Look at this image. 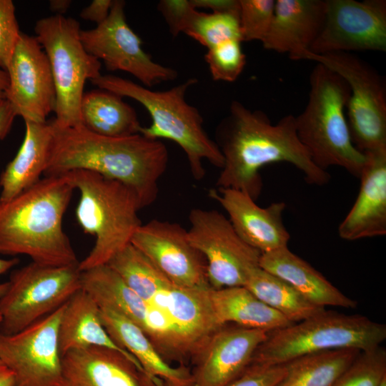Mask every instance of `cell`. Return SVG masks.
<instances>
[{
	"label": "cell",
	"mask_w": 386,
	"mask_h": 386,
	"mask_svg": "<svg viewBox=\"0 0 386 386\" xmlns=\"http://www.w3.org/2000/svg\"><path fill=\"white\" fill-rule=\"evenodd\" d=\"M188 239L204 257L212 289L244 286L262 253L244 242L229 219L214 209H192Z\"/></svg>",
	"instance_id": "8fae6325"
},
{
	"label": "cell",
	"mask_w": 386,
	"mask_h": 386,
	"mask_svg": "<svg viewBox=\"0 0 386 386\" xmlns=\"http://www.w3.org/2000/svg\"><path fill=\"white\" fill-rule=\"evenodd\" d=\"M310 85L307 105L295 117L298 139L321 169L340 167L360 178L366 155L351 139L346 117L350 95L348 84L332 69L317 63L310 75Z\"/></svg>",
	"instance_id": "5b68a950"
},
{
	"label": "cell",
	"mask_w": 386,
	"mask_h": 386,
	"mask_svg": "<svg viewBox=\"0 0 386 386\" xmlns=\"http://www.w3.org/2000/svg\"><path fill=\"white\" fill-rule=\"evenodd\" d=\"M114 0H94L86 7L84 8L80 16L84 20L100 24L108 17Z\"/></svg>",
	"instance_id": "ab89813d"
},
{
	"label": "cell",
	"mask_w": 386,
	"mask_h": 386,
	"mask_svg": "<svg viewBox=\"0 0 386 386\" xmlns=\"http://www.w3.org/2000/svg\"><path fill=\"white\" fill-rule=\"evenodd\" d=\"M9 86V76L6 71L0 69V102L6 99Z\"/></svg>",
	"instance_id": "bcb514c9"
},
{
	"label": "cell",
	"mask_w": 386,
	"mask_h": 386,
	"mask_svg": "<svg viewBox=\"0 0 386 386\" xmlns=\"http://www.w3.org/2000/svg\"><path fill=\"white\" fill-rule=\"evenodd\" d=\"M6 100L24 121L47 122L54 112L56 89L47 56L35 36L21 33L6 69Z\"/></svg>",
	"instance_id": "2e32d148"
},
{
	"label": "cell",
	"mask_w": 386,
	"mask_h": 386,
	"mask_svg": "<svg viewBox=\"0 0 386 386\" xmlns=\"http://www.w3.org/2000/svg\"><path fill=\"white\" fill-rule=\"evenodd\" d=\"M36 39L49 59L56 89V117L59 128L82 126L80 105L86 80L101 75L102 64L89 54L80 39V25L73 18L55 14L38 20Z\"/></svg>",
	"instance_id": "ba28073f"
},
{
	"label": "cell",
	"mask_w": 386,
	"mask_h": 386,
	"mask_svg": "<svg viewBox=\"0 0 386 386\" xmlns=\"http://www.w3.org/2000/svg\"><path fill=\"white\" fill-rule=\"evenodd\" d=\"M1 312H0V322H1Z\"/></svg>",
	"instance_id": "c3c4849f"
},
{
	"label": "cell",
	"mask_w": 386,
	"mask_h": 386,
	"mask_svg": "<svg viewBox=\"0 0 386 386\" xmlns=\"http://www.w3.org/2000/svg\"><path fill=\"white\" fill-rule=\"evenodd\" d=\"M326 14L325 0H277L264 49L287 53L302 60L320 35Z\"/></svg>",
	"instance_id": "44dd1931"
},
{
	"label": "cell",
	"mask_w": 386,
	"mask_h": 386,
	"mask_svg": "<svg viewBox=\"0 0 386 386\" xmlns=\"http://www.w3.org/2000/svg\"><path fill=\"white\" fill-rule=\"evenodd\" d=\"M131 244L140 251L174 285L209 290L204 256L190 243L180 224L159 219L142 224Z\"/></svg>",
	"instance_id": "9a60e30c"
},
{
	"label": "cell",
	"mask_w": 386,
	"mask_h": 386,
	"mask_svg": "<svg viewBox=\"0 0 386 386\" xmlns=\"http://www.w3.org/2000/svg\"><path fill=\"white\" fill-rule=\"evenodd\" d=\"M209 195L224 209L237 234L252 247L262 254L287 247L290 235L283 222L284 202L261 207L248 194L232 188L217 187Z\"/></svg>",
	"instance_id": "ac0fdd59"
},
{
	"label": "cell",
	"mask_w": 386,
	"mask_h": 386,
	"mask_svg": "<svg viewBox=\"0 0 386 386\" xmlns=\"http://www.w3.org/2000/svg\"><path fill=\"white\" fill-rule=\"evenodd\" d=\"M214 141L224 157L217 187L240 190L255 201L263 186L259 170L269 164H293L310 184L322 186L330 179L327 171L314 164L298 139L292 114L274 124L264 112L234 100L217 127Z\"/></svg>",
	"instance_id": "6da1fadb"
},
{
	"label": "cell",
	"mask_w": 386,
	"mask_h": 386,
	"mask_svg": "<svg viewBox=\"0 0 386 386\" xmlns=\"http://www.w3.org/2000/svg\"><path fill=\"white\" fill-rule=\"evenodd\" d=\"M51 122L54 137L46 175L89 170L126 184L136 193L142 208L156 200L158 182L169 159L162 141L141 134L104 137L83 126L59 128Z\"/></svg>",
	"instance_id": "7a4b0ae2"
},
{
	"label": "cell",
	"mask_w": 386,
	"mask_h": 386,
	"mask_svg": "<svg viewBox=\"0 0 386 386\" xmlns=\"http://www.w3.org/2000/svg\"><path fill=\"white\" fill-rule=\"evenodd\" d=\"M285 373V365H249L244 372L227 386H275Z\"/></svg>",
	"instance_id": "74e56055"
},
{
	"label": "cell",
	"mask_w": 386,
	"mask_h": 386,
	"mask_svg": "<svg viewBox=\"0 0 386 386\" xmlns=\"http://www.w3.org/2000/svg\"><path fill=\"white\" fill-rule=\"evenodd\" d=\"M58 343L61 357L75 350L90 347H107L126 356L144 373L136 358L119 346L108 334L101 320L100 307L82 289L64 305L59 325Z\"/></svg>",
	"instance_id": "cb8c5ba5"
},
{
	"label": "cell",
	"mask_w": 386,
	"mask_h": 386,
	"mask_svg": "<svg viewBox=\"0 0 386 386\" xmlns=\"http://www.w3.org/2000/svg\"><path fill=\"white\" fill-rule=\"evenodd\" d=\"M259 266L292 286L312 304L319 307L355 309L357 302L344 295L307 262L287 247L262 253Z\"/></svg>",
	"instance_id": "d4e9b609"
},
{
	"label": "cell",
	"mask_w": 386,
	"mask_h": 386,
	"mask_svg": "<svg viewBox=\"0 0 386 386\" xmlns=\"http://www.w3.org/2000/svg\"><path fill=\"white\" fill-rule=\"evenodd\" d=\"M209 296L219 322L247 328L275 331L294 323L271 308L244 286L211 288Z\"/></svg>",
	"instance_id": "4316f807"
},
{
	"label": "cell",
	"mask_w": 386,
	"mask_h": 386,
	"mask_svg": "<svg viewBox=\"0 0 386 386\" xmlns=\"http://www.w3.org/2000/svg\"><path fill=\"white\" fill-rule=\"evenodd\" d=\"M124 6V1L114 0L105 21L94 29L81 30L86 51L102 61L109 71L129 73L147 88L175 79L176 70L155 62L144 51L142 41L126 21Z\"/></svg>",
	"instance_id": "7c38bea8"
},
{
	"label": "cell",
	"mask_w": 386,
	"mask_h": 386,
	"mask_svg": "<svg viewBox=\"0 0 386 386\" xmlns=\"http://www.w3.org/2000/svg\"><path fill=\"white\" fill-rule=\"evenodd\" d=\"M364 154L358 195L338 227L339 236L347 241L386 234V149Z\"/></svg>",
	"instance_id": "ffe728a7"
},
{
	"label": "cell",
	"mask_w": 386,
	"mask_h": 386,
	"mask_svg": "<svg viewBox=\"0 0 386 386\" xmlns=\"http://www.w3.org/2000/svg\"><path fill=\"white\" fill-rule=\"evenodd\" d=\"M325 1L324 25L309 51H386L385 0Z\"/></svg>",
	"instance_id": "5bb4252c"
},
{
	"label": "cell",
	"mask_w": 386,
	"mask_h": 386,
	"mask_svg": "<svg viewBox=\"0 0 386 386\" xmlns=\"http://www.w3.org/2000/svg\"><path fill=\"white\" fill-rule=\"evenodd\" d=\"M195 8L190 0H162L157 9L167 22L173 36L183 33L188 19Z\"/></svg>",
	"instance_id": "f35d334b"
},
{
	"label": "cell",
	"mask_w": 386,
	"mask_h": 386,
	"mask_svg": "<svg viewBox=\"0 0 386 386\" xmlns=\"http://www.w3.org/2000/svg\"><path fill=\"white\" fill-rule=\"evenodd\" d=\"M380 386H386V380H385L382 384L380 385Z\"/></svg>",
	"instance_id": "7dc6e473"
},
{
	"label": "cell",
	"mask_w": 386,
	"mask_h": 386,
	"mask_svg": "<svg viewBox=\"0 0 386 386\" xmlns=\"http://www.w3.org/2000/svg\"><path fill=\"white\" fill-rule=\"evenodd\" d=\"M74 187L64 174L46 175L10 200L0 199V254L31 262L79 265L62 226Z\"/></svg>",
	"instance_id": "3957f363"
},
{
	"label": "cell",
	"mask_w": 386,
	"mask_h": 386,
	"mask_svg": "<svg viewBox=\"0 0 386 386\" xmlns=\"http://www.w3.org/2000/svg\"><path fill=\"white\" fill-rule=\"evenodd\" d=\"M274 6V0H239V21L242 42L263 41L272 22Z\"/></svg>",
	"instance_id": "d590c367"
},
{
	"label": "cell",
	"mask_w": 386,
	"mask_h": 386,
	"mask_svg": "<svg viewBox=\"0 0 386 386\" xmlns=\"http://www.w3.org/2000/svg\"><path fill=\"white\" fill-rule=\"evenodd\" d=\"M81 284L99 307L124 315L145 333L148 304L107 264L81 272Z\"/></svg>",
	"instance_id": "f1b7e54d"
},
{
	"label": "cell",
	"mask_w": 386,
	"mask_h": 386,
	"mask_svg": "<svg viewBox=\"0 0 386 386\" xmlns=\"http://www.w3.org/2000/svg\"><path fill=\"white\" fill-rule=\"evenodd\" d=\"M91 82L99 89L139 102L149 113L150 126L140 129L139 134L151 139H167L184 151L192 177L201 180L205 176L203 161L221 168L224 157L214 140L203 127L199 110L185 100L188 89L197 80L191 78L168 90L157 91L131 80L112 74H101Z\"/></svg>",
	"instance_id": "277c9868"
},
{
	"label": "cell",
	"mask_w": 386,
	"mask_h": 386,
	"mask_svg": "<svg viewBox=\"0 0 386 386\" xmlns=\"http://www.w3.org/2000/svg\"><path fill=\"white\" fill-rule=\"evenodd\" d=\"M81 289L79 265L31 262L13 271L0 297V332L21 331L57 310Z\"/></svg>",
	"instance_id": "9c48e42d"
},
{
	"label": "cell",
	"mask_w": 386,
	"mask_h": 386,
	"mask_svg": "<svg viewBox=\"0 0 386 386\" xmlns=\"http://www.w3.org/2000/svg\"><path fill=\"white\" fill-rule=\"evenodd\" d=\"M16 117L9 102L4 99L0 102V140L4 139L9 132L13 122Z\"/></svg>",
	"instance_id": "b9f144b4"
},
{
	"label": "cell",
	"mask_w": 386,
	"mask_h": 386,
	"mask_svg": "<svg viewBox=\"0 0 386 386\" xmlns=\"http://www.w3.org/2000/svg\"><path fill=\"white\" fill-rule=\"evenodd\" d=\"M184 34L207 49L230 39L242 42L239 15L232 13H204L197 9Z\"/></svg>",
	"instance_id": "d6a6232c"
},
{
	"label": "cell",
	"mask_w": 386,
	"mask_h": 386,
	"mask_svg": "<svg viewBox=\"0 0 386 386\" xmlns=\"http://www.w3.org/2000/svg\"><path fill=\"white\" fill-rule=\"evenodd\" d=\"M268 332L227 325L216 331L192 358L194 386H227L249 366Z\"/></svg>",
	"instance_id": "e0dca14e"
},
{
	"label": "cell",
	"mask_w": 386,
	"mask_h": 386,
	"mask_svg": "<svg viewBox=\"0 0 386 386\" xmlns=\"http://www.w3.org/2000/svg\"><path fill=\"white\" fill-rule=\"evenodd\" d=\"M71 1L69 0H51L49 1V8L58 15H63L69 8Z\"/></svg>",
	"instance_id": "f6af8a7d"
},
{
	"label": "cell",
	"mask_w": 386,
	"mask_h": 386,
	"mask_svg": "<svg viewBox=\"0 0 386 386\" xmlns=\"http://www.w3.org/2000/svg\"><path fill=\"white\" fill-rule=\"evenodd\" d=\"M80 114L85 129L104 137H128L142 128L135 110L122 96L102 89L84 94Z\"/></svg>",
	"instance_id": "83f0119b"
},
{
	"label": "cell",
	"mask_w": 386,
	"mask_h": 386,
	"mask_svg": "<svg viewBox=\"0 0 386 386\" xmlns=\"http://www.w3.org/2000/svg\"><path fill=\"white\" fill-rule=\"evenodd\" d=\"M64 305L19 332H0V358L14 373L16 386H61L58 330Z\"/></svg>",
	"instance_id": "4fadbf2b"
},
{
	"label": "cell",
	"mask_w": 386,
	"mask_h": 386,
	"mask_svg": "<svg viewBox=\"0 0 386 386\" xmlns=\"http://www.w3.org/2000/svg\"><path fill=\"white\" fill-rule=\"evenodd\" d=\"M21 31L11 0H0V69L6 71Z\"/></svg>",
	"instance_id": "8d00e7d4"
},
{
	"label": "cell",
	"mask_w": 386,
	"mask_h": 386,
	"mask_svg": "<svg viewBox=\"0 0 386 386\" xmlns=\"http://www.w3.org/2000/svg\"><path fill=\"white\" fill-rule=\"evenodd\" d=\"M147 304L174 284L131 243L107 263Z\"/></svg>",
	"instance_id": "1f68e13d"
},
{
	"label": "cell",
	"mask_w": 386,
	"mask_h": 386,
	"mask_svg": "<svg viewBox=\"0 0 386 386\" xmlns=\"http://www.w3.org/2000/svg\"><path fill=\"white\" fill-rule=\"evenodd\" d=\"M19 262L18 258L1 259L0 258V275L6 272L13 267L16 266ZM7 287V282L0 284V297L4 293Z\"/></svg>",
	"instance_id": "ee69618b"
},
{
	"label": "cell",
	"mask_w": 386,
	"mask_h": 386,
	"mask_svg": "<svg viewBox=\"0 0 386 386\" xmlns=\"http://www.w3.org/2000/svg\"><path fill=\"white\" fill-rule=\"evenodd\" d=\"M0 386H16V380L12 371L0 358Z\"/></svg>",
	"instance_id": "7bdbcfd3"
},
{
	"label": "cell",
	"mask_w": 386,
	"mask_h": 386,
	"mask_svg": "<svg viewBox=\"0 0 386 386\" xmlns=\"http://www.w3.org/2000/svg\"><path fill=\"white\" fill-rule=\"evenodd\" d=\"M80 193L76 217L84 233L95 237L86 257L79 262L81 272L106 264L131 243L142 224L138 212L142 209L136 193L126 184L84 169L64 173Z\"/></svg>",
	"instance_id": "8992f818"
},
{
	"label": "cell",
	"mask_w": 386,
	"mask_h": 386,
	"mask_svg": "<svg viewBox=\"0 0 386 386\" xmlns=\"http://www.w3.org/2000/svg\"><path fill=\"white\" fill-rule=\"evenodd\" d=\"M61 362V386H158L129 358L107 347L72 350Z\"/></svg>",
	"instance_id": "d6986e66"
},
{
	"label": "cell",
	"mask_w": 386,
	"mask_h": 386,
	"mask_svg": "<svg viewBox=\"0 0 386 386\" xmlns=\"http://www.w3.org/2000/svg\"><path fill=\"white\" fill-rule=\"evenodd\" d=\"M209 290L173 285L161 300L174 328L182 360L192 359L222 327L214 312Z\"/></svg>",
	"instance_id": "7402d4cb"
},
{
	"label": "cell",
	"mask_w": 386,
	"mask_h": 386,
	"mask_svg": "<svg viewBox=\"0 0 386 386\" xmlns=\"http://www.w3.org/2000/svg\"><path fill=\"white\" fill-rule=\"evenodd\" d=\"M244 286L292 323L307 320L326 310L310 302L287 282L260 266L249 272Z\"/></svg>",
	"instance_id": "f546056e"
},
{
	"label": "cell",
	"mask_w": 386,
	"mask_h": 386,
	"mask_svg": "<svg viewBox=\"0 0 386 386\" xmlns=\"http://www.w3.org/2000/svg\"><path fill=\"white\" fill-rule=\"evenodd\" d=\"M24 122L23 142L0 177V199L3 201L11 199L40 180L49 162L54 137L51 122Z\"/></svg>",
	"instance_id": "484cf974"
},
{
	"label": "cell",
	"mask_w": 386,
	"mask_h": 386,
	"mask_svg": "<svg viewBox=\"0 0 386 386\" xmlns=\"http://www.w3.org/2000/svg\"><path fill=\"white\" fill-rule=\"evenodd\" d=\"M302 60L323 64L348 84L346 117L355 147L362 153L386 149V86L377 71L349 52L315 54L308 51Z\"/></svg>",
	"instance_id": "30bf717a"
},
{
	"label": "cell",
	"mask_w": 386,
	"mask_h": 386,
	"mask_svg": "<svg viewBox=\"0 0 386 386\" xmlns=\"http://www.w3.org/2000/svg\"><path fill=\"white\" fill-rule=\"evenodd\" d=\"M361 351L340 349L303 355L286 364L275 386H331Z\"/></svg>",
	"instance_id": "4dcf8cb0"
},
{
	"label": "cell",
	"mask_w": 386,
	"mask_h": 386,
	"mask_svg": "<svg viewBox=\"0 0 386 386\" xmlns=\"http://www.w3.org/2000/svg\"><path fill=\"white\" fill-rule=\"evenodd\" d=\"M100 316L112 340L136 358L145 375L158 386H194L189 368L184 365L170 366L144 332L133 322L105 307H100Z\"/></svg>",
	"instance_id": "603a6c76"
},
{
	"label": "cell",
	"mask_w": 386,
	"mask_h": 386,
	"mask_svg": "<svg viewBox=\"0 0 386 386\" xmlns=\"http://www.w3.org/2000/svg\"><path fill=\"white\" fill-rule=\"evenodd\" d=\"M195 9H210L212 12L239 14V0H190Z\"/></svg>",
	"instance_id": "60d3db41"
},
{
	"label": "cell",
	"mask_w": 386,
	"mask_h": 386,
	"mask_svg": "<svg viewBox=\"0 0 386 386\" xmlns=\"http://www.w3.org/2000/svg\"><path fill=\"white\" fill-rule=\"evenodd\" d=\"M241 44L240 40L230 39L207 49L204 59L214 80L233 82L237 79L246 65Z\"/></svg>",
	"instance_id": "e575fe53"
},
{
	"label": "cell",
	"mask_w": 386,
	"mask_h": 386,
	"mask_svg": "<svg viewBox=\"0 0 386 386\" xmlns=\"http://www.w3.org/2000/svg\"><path fill=\"white\" fill-rule=\"evenodd\" d=\"M386 380V350L362 351L331 386H380Z\"/></svg>",
	"instance_id": "836d02e7"
},
{
	"label": "cell",
	"mask_w": 386,
	"mask_h": 386,
	"mask_svg": "<svg viewBox=\"0 0 386 386\" xmlns=\"http://www.w3.org/2000/svg\"><path fill=\"white\" fill-rule=\"evenodd\" d=\"M385 339L384 324L360 315L325 310L268 332L267 339L254 352L250 365H284L303 355L340 349L367 351L380 346Z\"/></svg>",
	"instance_id": "52a82bcc"
}]
</instances>
